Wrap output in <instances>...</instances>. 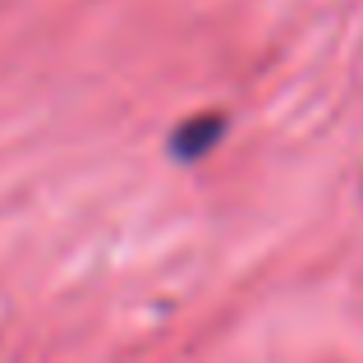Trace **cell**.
<instances>
[{"instance_id":"1","label":"cell","mask_w":363,"mask_h":363,"mask_svg":"<svg viewBox=\"0 0 363 363\" xmlns=\"http://www.w3.org/2000/svg\"><path fill=\"white\" fill-rule=\"evenodd\" d=\"M212 133H221V120H203V124H194V129L175 133V147L184 152V157H198V143L212 138Z\"/></svg>"}]
</instances>
